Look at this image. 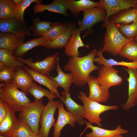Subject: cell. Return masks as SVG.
<instances>
[{
  "label": "cell",
  "mask_w": 137,
  "mask_h": 137,
  "mask_svg": "<svg viewBox=\"0 0 137 137\" xmlns=\"http://www.w3.org/2000/svg\"><path fill=\"white\" fill-rule=\"evenodd\" d=\"M97 53L96 49H95L85 56L70 57L64 68L66 71H70L72 74L73 84L78 87L84 85L87 83L91 73L98 70L99 65L97 66L94 64Z\"/></svg>",
  "instance_id": "6da1fadb"
},
{
  "label": "cell",
  "mask_w": 137,
  "mask_h": 137,
  "mask_svg": "<svg viewBox=\"0 0 137 137\" xmlns=\"http://www.w3.org/2000/svg\"><path fill=\"white\" fill-rule=\"evenodd\" d=\"M18 89L13 81L0 84V102L15 113L22 112L32 102L27 94Z\"/></svg>",
  "instance_id": "7a4b0ae2"
},
{
  "label": "cell",
  "mask_w": 137,
  "mask_h": 137,
  "mask_svg": "<svg viewBox=\"0 0 137 137\" xmlns=\"http://www.w3.org/2000/svg\"><path fill=\"white\" fill-rule=\"evenodd\" d=\"M102 26L106 31L104 37L102 52H107L113 56L119 54L121 50L128 42L134 39H129L124 37L119 30L116 24L106 19Z\"/></svg>",
  "instance_id": "3957f363"
},
{
  "label": "cell",
  "mask_w": 137,
  "mask_h": 137,
  "mask_svg": "<svg viewBox=\"0 0 137 137\" xmlns=\"http://www.w3.org/2000/svg\"><path fill=\"white\" fill-rule=\"evenodd\" d=\"M78 98L83 104L84 114V118L87 119L89 123L95 124L100 127H102V120L100 115L102 113L107 111L115 110L118 108L116 105H104L93 100L87 97L85 93L80 91Z\"/></svg>",
  "instance_id": "277c9868"
},
{
  "label": "cell",
  "mask_w": 137,
  "mask_h": 137,
  "mask_svg": "<svg viewBox=\"0 0 137 137\" xmlns=\"http://www.w3.org/2000/svg\"><path fill=\"white\" fill-rule=\"evenodd\" d=\"M43 98L29 104L18 115L19 119L24 122L32 132L38 133L40 119L45 106Z\"/></svg>",
  "instance_id": "5b68a950"
},
{
  "label": "cell",
  "mask_w": 137,
  "mask_h": 137,
  "mask_svg": "<svg viewBox=\"0 0 137 137\" xmlns=\"http://www.w3.org/2000/svg\"><path fill=\"white\" fill-rule=\"evenodd\" d=\"M83 17L81 20H78V29L81 32L87 30L83 37L91 34L92 27L96 24L105 21L106 13L100 5L83 11Z\"/></svg>",
  "instance_id": "8992f818"
},
{
  "label": "cell",
  "mask_w": 137,
  "mask_h": 137,
  "mask_svg": "<svg viewBox=\"0 0 137 137\" xmlns=\"http://www.w3.org/2000/svg\"><path fill=\"white\" fill-rule=\"evenodd\" d=\"M15 58L17 60L27 65L33 70L47 76L50 75V73L56 68L57 62L59 61L58 53L47 57L42 61H39L34 62L31 58L24 59L22 57Z\"/></svg>",
  "instance_id": "52a82bcc"
},
{
  "label": "cell",
  "mask_w": 137,
  "mask_h": 137,
  "mask_svg": "<svg viewBox=\"0 0 137 137\" xmlns=\"http://www.w3.org/2000/svg\"><path fill=\"white\" fill-rule=\"evenodd\" d=\"M61 102L60 101L53 100L48 101L45 105L39 123L41 127L38 133L41 137H49L50 129L55 123L54 115L55 112Z\"/></svg>",
  "instance_id": "ba28073f"
},
{
  "label": "cell",
  "mask_w": 137,
  "mask_h": 137,
  "mask_svg": "<svg viewBox=\"0 0 137 137\" xmlns=\"http://www.w3.org/2000/svg\"><path fill=\"white\" fill-rule=\"evenodd\" d=\"M98 75L96 78L101 86L109 90L112 87L120 85L123 81L119 75L117 70L113 66L102 65L98 70Z\"/></svg>",
  "instance_id": "9c48e42d"
},
{
  "label": "cell",
  "mask_w": 137,
  "mask_h": 137,
  "mask_svg": "<svg viewBox=\"0 0 137 137\" xmlns=\"http://www.w3.org/2000/svg\"><path fill=\"white\" fill-rule=\"evenodd\" d=\"M0 31L12 33L23 39L31 35L26 24L19 22L16 18L0 19Z\"/></svg>",
  "instance_id": "30bf717a"
},
{
  "label": "cell",
  "mask_w": 137,
  "mask_h": 137,
  "mask_svg": "<svg viewBox=\"0 0 137 137\" xmlns=\"http://www.w3.org/2000/svg\"><path fill=\"white\" fill-rule=\"evenodd\" d=\"M124 70L128 74L127 81L128 83V98L123 105L122 109L127 111L137 105V68H124Z\"/></svg>",
  "instance_id": "8fae6325"
},
{
  "label": "cell",
  "mask_w": 137,
  "mask_h": 137,
  "mask_svg": "<svg viewBox=\"0 0 137 137\" xmlns=\"http://www.w3.org/2000/svg\"><path fill=\"white\" fill-rule=\"evenodd\" d=\"M100 5L106 11V19L111 15L130 8H136V1L133 0H100Z\"/></svg>",
  "instance_id": "7c38bea8"
},
{
  "label": "cell",
  "mask_w": 137,
  "mask_h": 137,
  "mask_svg": "<svg viewBox=\"0 0 137 137\" xmlns=\"http://www.w3.org/2000/svg\"><path fill=\"white\" fill-rule=\"evenodd\" d=\"M61 96L59 97L66 106L67 111L69 112L74 117L77 124L82 125L84 124L85 120L83 106L75 102L71 98L70 93L64 91L61 93Z\"/></svg>",
  "instance_id": "4fadbf2b"
},
{
  "label": "cell",
  "mask_w": 137,
  "mask_h": 137,
  "mask_svg": "<svg viewBox=\"0 0 137 137\" xmlns=\"http://www.w3.org/2000/svg\"><path fill=\"white\" fill-rule=\"evenodd\" d=\"M89 90L88 97L99 103L106 102L109 99L110 93L109 90L102 88L96 78L90 75L87 80Z\"/></svg>",
  "instance_id": "5bb4252c"
},
{
  "label": "cell",
  "mask_w": 137,
  "mask_h": 137,
  "mask_svg": "<svg viewBox=\"0 0 137 137\" xmlns=\"http://www.w3.org/2000/svg\"><path fill=\"white\" fill-rule=\"evenodd\" d=\"M58 115L56 122L54 125L53 137H60L61 131L66 125L74 127L76 121L74 117L69 112L65 110L63 103L60 102L58 107Z\"/></svg>",
  "instance_id": "9a60e30c"
},
{
  "label": "cell",
  "mask_w": 137,
  "mask_h": 137,
  "mask_svg": "<svg viewBox=\"0 0 137 137\" xmlns=\"http://www.w3.org/2000/svg\"><path fill=\"white\" fill-rule=\"evenodd\" d=\"M86 127L84 131L80 134V137H81L85 131L88 128H90L92 130L91 133H87L85 137H113L115 136L129 132L127 130L122 128L121 125H118L116 128L113 130H109L102 128L96 126H94L91 124L85 121Z\"/></svg>",
  "instance_id": "2e32d148"
},
{
  "label": "cell",
  "mask_w": 137,
  "mask_h": 137,
  "mask_svg": "<svg viewBox=\"0 0 137 137\" xmlns=\"http://www.w3.org/2000/svg\"><path fill=\"white\" fill-rule=\"evenodd\" d=\"M81 32L77 28L73 31L72 36L65 48L64 53L69 57L79 56L78 49L80 47L89 48V46L84 44L80 36Z\"/></svg>",
  "instance_id": "e0dca14e"
},
{
  "label": "cell",
  "mask_w": 137,
  "mask_h": 137,
  "mask_svg": "<svg viewBox=\"0 0 137 137\" xmlns=\"http://www.w3.org/2000/svg\"><path fill=\"white\" fill-rule=\"evenodd\" d=\"M24 70L32 77L33 80L46 87L53 93L57 95L58 97L60 96L57 83L49 76L42 74L33 70L27 66L23 67Z\"/></svg>",
  "instance_id": "ac0fdd59"
},
{
  "label": "cell",
  "mask_w": 137,
  "mask_h": 137,
  "mask_svg": "<svg viewBox=\"0 0 137 137\" xmlns=\"http://www.w3.org/2000/svg\"><path fill=\"white\" fill-rule=\"evenodd\" d=\"M67 9L76 17L82 11L91 9L100 5L99 2H95L90 0H64Z\"/></svg>",
  "instance_id": "d6986e66"
},
{
  "label": "cell",
  "mask_w": 137,
  "mask_h": 137,
  "mask_svg": "<svg viewBox=\"0 0 137 137\" xmlns=\"http://www.w3.org/2000/svg\"><path fill=\"white\" fill-rule=\"evenodd\" d=\"M77 28L75 23L68 21L65 32L57 38L50 40L45 47L48 49L65 48L73 30Z\"/></svg>",
  "instance_id": "ffe728a7"
},
{
  "label": "cell",
  "mask_w": 137,
  "mask_h": 137,
  "mask_svg": "<svg viewBox=\"0 0 137 137\" xmlns=\"http://www.w3.org/2000/svg\"><path fill=\"white\" fill-rule=\"evenodd\" d=\"M7 108V116L0 123V134L8 137H12L19 119L16 118L15 112Z\"/></svg>",
  "instance_id": "44dd1931"
},
{
  "label": "cell",
  "mask_w": 137,
  "mask_h": 137,
  "mask_svg": "<svg viewBox=\"0 0 137 137\" xmlns=\"http://www.w3.org/2000/svg\"><path fill=\"white\" fill-rule=\"evenodd\" d=\"M24 42V39L11 33L0 32V48L13 53Z\"/></svg>",
  "instance_id": "7402d4cb"
},
{
  "label": "cell",
  "mask_w": 137,
  "mask_h": 137,
  "mask_svg": "<svg viewBox=\"0 0 137 137\" xmlns=\"http://www.w3.org/2000/svg\"><path fill=\"white\" fill-rule=\"evenodd\" d=\"M67 10L64 0H55L51 3L46 5L39 3L33 7L35 14L47 10L66 16L68 15Z\"/></svg>",
  "instance_id": "603a6c76"
},
{
  "label": "cell",
  "mask_w": 137,
  "mask_h": 137,
  "mask_svg": "<svg viewBox=\"0 0 137 137\" xmlns=\"http://www.w3.org/2000/svg\"><path fill=\"white\" fill-rule=\"evenodd\" d=\"M33 79L23 67L16 68L13 82L18 89L27 94V91L32 84Z\"/></svg>",
  "instance_id": "cb8c5ba5"
},
{
  "label": "cell",
  "mask_w": 137,
  "mask_h": 137,
  "mask_svg": "<svg viewBox=\"0 0 137 137\" xmlns=\"http://www.w3.org/2000/svg\"><path fill=\"white\" fill-rule=\"evenodd\" d=\"M49 40L43 36L31 39L18 47L13 53V55L15 57H22L28 51L35 47L42 46L45 47Z\"/></svg>",
  "instance_id": "d4e9b609"
},
{
  "label": "cell",
  "mask_w": 137,
  "mask_h": 137,
  "mask_svg": "<svg viewBox=\"0 0 137 137\" xmlns=\"http://www.w3.org/2000/svg\"><path fill=\"white\" fill-rule=\"evenodd\" d=\"M56 68L57 73V76L55 77H52L50 75L49 76L57 83L58 87H61L64 91L70 93V87L73 82L72 74L71 73H65L63 71L61 67L59 61L57 62Z\"/></svg>",
  "instance_id": "484cf974"
},
{
  "label": "cell",
  "mask_w": 137,
  "mask_h": 137,
  "mask_svg": "<svg viewBox=\"0 0 137 137\" xmlns=\"http://www.w3.org/2000/svg\"><path fill=\"white\" fill-rule=\"evenodd\" d=\"M101 49L98 52L97 56L94 60V62H97L99 65L104 66H125L128 68H137V61L132 62H126L124 61L118 62L113 59H106L102 54Z\"/></svg>",
  "instance_id": "4316f807"
},
{
  "label": "cell",
  "mask_w": 137,
  "mask_h": 137,
  "mask_svg": "<svg viewBox=\"0 0 137 137\" xmlns=\"http://www.w3.org/2000/svg\"><path fill=\"white\" fill-rule=\"evenodd\" d=\"M24 64L15 58L12 51L0 48V66H6L17 68L23 67Z\"/></svg>",
  "instance_id": "83f0119b"
},
{
  "label": "cell",
  "mask_w": 137,
  "mask_h": 137,
  "mask_svg": "<svg viewBox=\"0 0 137 137\" xmlns=\"http://www.w3.org/2000/svg\"><path fill=\"white\" fill-rule=\"evenodd\" d=\"M18 7L13 0H0V19H6L15 18Z\"/></svg>",
  "instance_id": "f1b7e54d"
},
{
  "label": "cell",
  "mask_w": 137,
  "mask_h": 137,
  "mask_svg": "<svg viewBox=\"0 0 137 137\" xmlns=\"http://www.w3.org/2000/svg\"><path fill=\"white\" fill-rule=\"evenodd\" d=\"M32 24L28 27L31 31L33 36L37 37L42 36L46 34L50 29L51 26V22L41 21L38 17L32 19Z\"/></svg>",
  "instance_id": "f546056e"
},
{
  "label": "cell",
  "mask_w": 137,
  "mask_h": 137,
  "mask_svg": "<svg viewBox=\"0 0 137 137\" xmlns=\"http://www.w3.org/2000/svg\"><path fill=\"white\" fill-rule=\"evenodd\" d=\"M27 93L33 97L35 101L39 100L44 97H47L48 101L54 100L55 98L58 97L57 95L49 90L41 88L33 82L28 89Z\"/></svg>",
  "instance_id": "4dcf8cb0"
},
{
  "label": "cell",
  "mask_w": 137,
  "mask_h": 137,
  "mask_svg": "<svg viewBox=\"0 0 137 137\" xmlns=\"http://www.w3.org/2000/svg\"><path fill=\"white\" fill-rule=\"evenodd\" d=\"M136 8H133L125 10L124 11L114 17L111 21L116 24L122 23L128 25L135 21L136 15Z\"/></svg>",
  "instance_id": "1f68e13d"
},
{
  "label": "cell",
  "mask_w": 137,
  "mask_h": 137,
  "mask_svg": "<svg viewBox=\"0 0 137 137\" xmlns=\"http://www.w3.org/2000/svg\"><path fill=\"white\" fill-rule=\"evenodd\" d=\"M119 55L132 62L137 61V42L134 39L128 42L123 47Z\"/></svg>",
  "instance_id": "d6a6232c"
},
{
  "label": "cell",
  "mask_w": 137,
  "mask_h": 137,
  "mask_svg": "<svg viewBox=\"0 0 137 137\" xmlns=\"http://www.w3.org/2000/svg\"><path fill=\"white\" fill-rule=\"evenodd\" d=\"M67 23H64L57 22L52 23L51 27L44 37L49 40H53L58 37L65 31L66 28Z\"/></svg>",
  "instance_id": "836d02e7"
},
{
  "label": "cell",
  "mask_w": 137,
  "mask_h": 137,
  "mask_svg": "<svg viewBox=\"0 0 137 137\" xmlns=\"http://www.w3.org/2000/svg\"><path fill=\"white\" fill-rule=\"evenodd\" d=\"M122 34L129 39H134L137 36V22L134 21L130 24H116Z\"/></svg>",
  "instance_id": "e575fe53"
},
{
  "label": "cell",
  "mask_w": 137,
  "mask_h": 137,
  "mask_svg": "<svg viewBox=\"0 0 137 137\" xmlns=\"http://www.w3.org/2000/svg\"><path fill=\"white\" fill-rule=\"evenodd\" d=\"M16 68L6 66H0V82L8 83L12 82Z\"/></svg>",
  "instance_id": "d590c367"
},
{
  "label": "cell",
  "mask_w": 137,
  "mask_h": 137,
  "mask_svg": "<svg viewBox=\"0 0 137 137\" xmlns=\"http://www.w3.org/2000/svg\"><path fill=\"white\" fill-rule=\"evenodd\" d=\"M42 0H24L23 3L18 7V10L15 18L19 22L26 24L24 20V14L25 9L33 3L36 4L42 3Z\"/></svg>",
  "instance_id": "8d00e7d4"
},
{
  "label": "cell",
  "mask_w": 137,
  "mask_h": 137,
  "mask_svg": "<svg viewBox=\"0 0 137 137\" xmlns=\"http://www.w3.org/2000/svg\"><path fill=\"white\" fill-rule=\"evenodd\" d=\"M33 133L24 122L19 119L12 137H27Z\"/></svg>",
  "instance_id": "74e56055"
},
{
  "label": "cell",
  "mask_w": 137,
  "mask_h": 137,
  "mask_svg": "<svg viewBox=\"0 0 137 137\" xmlns=\"http://www.w3.org/2000/svg\"><path fill=\"white\" fill-rule=\"evenodd\" d=\"M7 113V107L3 103L0 102V123L5 118Z\"/></svg>",
  "instance_id": "f35d334b"
},
{
  "label": "cell",
  "mask_w": 137,
  "mask_h": 137,
  "mask_svg": "<svg viewBox=\"0 0 137 137\" xmlns=\"http://www.w3.org/2000/svg\"><path fill=\"white\" fill-rule=\"evenodd\" d=\"M24 0H13V1L17 6H18L21 5L23 2Z\"/></svg>",
  "instance_id": "ab89813d"
},
{
  "label": "cell",
  "mask_w": 137,
  "mask_h": 137,
  "mask_svg": "<svg viewBox=\"0 0 137 137\" xmlns=\"http://www.w3.org/2000/svg\"><path fill=\"white\" fill-rule=\"evenodd\" d=\"M27 137H41L39 133H33Z\"/></svg>",
  "instance_id": "60d3db41"
},
{
  "label": "cell",
  "mask_w": 137,
  "mask_h": 137,
  "mask_svg": "<svg viewBox=\"0 0 137 137\" xmlns=\"http://www.w3.org/2000/svg\"><path fill=\"white\" fill-rule=\"evenodd\" d=\"M113 137H124L121 134L115 136Z\"/></svg>",
  "instance_id": "b9f144b4"
},
{
  "label": "cell",
  "mask_w": 137,
  "mask_h": 137,
  "mask_svg": "<svg viewBox=\"0 0 137 137\" xmlns=\"http://www.w3.org/2000/svg\"><path fill=\"white\" fill-rule=\"evenodd\" d=\"M134 40L135 41L137 42V36L134 37Z\"/></svg>",
  "instance_id": "7bdbcfd3"
},
{
  "label": "cell",
  "mask_w": 137,
  "mask_h": 137,
  "mask_svg": "<svg viewBox=\"0 0 137 137\" xmlns=\"http://www.w3.org/2000/svg\"><path fill=\"white\" fill-rule=\"evenodd\" d=\"M0 137H7V136H3V135H0Z\"/></svg>",
  "instance_id": "ee69618b"
},
{
  "label": "cell",
  "mask_w": 137,
  "mask_h": 137,
  "mask_svg": "<svg viewBox=\"0 0 137 137\" xmlns=\"http://www.w3.org/2000/svg\"><path fill=\"white\" fill-rule=\"evenodd\" d=\"M135 21H136L137 22V15L136 14V19Z\"/></svg>",
  "instance_id": "f6af8a7d"
},
{
  "label": "cell",
  "mask_w": 137,
  "mask_h": 137,
  "mask_svg": "<svg viewBox=\"0 0 137 137\" xmlns=\"http://www.w3.org/2000/svg\"><path fill=\"white\" fill-rule=\"evenodd\" d=\"M136 14L137 15V9H136Z\"/></svg>",
  "instance_id": "bcb514c9"
},
{
  "label": "cell",
  "mask_w": 137,
  "mask_h": 137,
  "mask_svg": "<svg viewBox=\"0 0 137 137\" xmlns=\"http://www.w3.org/2000/svg\"><path fill=\"white\" fill-rule=\"evenodd\" d=\"M136 1H137V0Z\"/></svg>",
  "instance_id": "7dc6e473"
}]
</instances>
